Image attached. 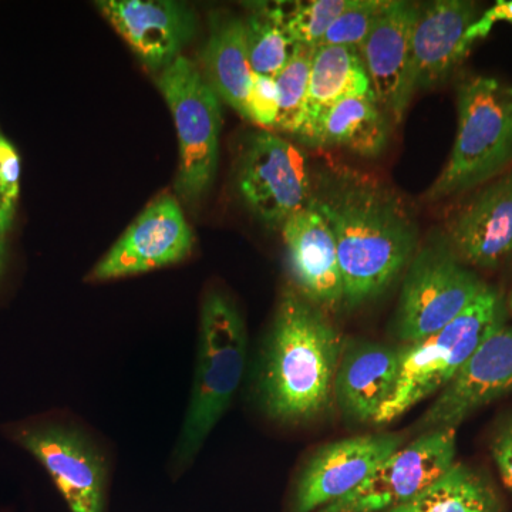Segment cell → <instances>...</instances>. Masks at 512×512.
<instances>
[{
    "instance_id": "1",
    "label": "cell",
    "mask_w": 512,
    "mask_h": 512,
    "mask_svg": "<svg viewBox=\"0 0 512 512\" xmlns=\"http://www.w3.org/2000/svg\"><path fill=\"white\" fill-rule=\"evenodd\" d=\"M336 242L345 306L376 301L417 251L416 221L402 198L375 177L340 168L313 181L311 202Z\"/></svg>"
},
{
    "instance_id": "2",
    "label": "cell",
    "mask_w": 512,
    "mask_h": 512,
    "mask_svg": "<svg viewBox=\"0 0 512 512\" xmlns=\"http://www.w3.org/2000/svg\"><path fill=\"white\" fill-rule=\"evenodd\" d=\"M342 338L328 313L285 289L259 353L255 393L262 412L284 426H306L335 406Z\"/></svg>"
},
{
    "instance_id": "3",
    "label": "cell",
    "mask_w": 512,
    "mask_h": 512,
    "mask_svg": "<svg viewBox=\"0 0 512 512\" xmlns=\"http://www.w3.org/2000/svg\"><path fill=\"white\" fill-rule=\"evenodd\" d=\"M247 338L244 318L232 299L221 291L207 293L201 306L190 403L174 448L175 470L194 463L231 406L247 365Z\"/></svg>"
},
{
    "instance_id": "4",
    "label": "cell",
    "mask_w": 512,
    "mask_h": 512,
    "mask_svg": "<svg viewBox=\"0 0 512 512\" xmlns=\"http://www.w3.org/2000/svg\"><path fill=\"white\" fill-rule=\"evenodd\" d=\"M457 136L426 200L436 202L480 187L512 165V86L474 76L457 92Z\"/></svg>"
},
{
    "instance_id": "5",
    "label": "cell",
    "mask_w": 512,
    "mask_h": 512,
    "mask_svg": "<svg viewBox=\"0 0 512 512\" xmlns=\"http://www.w3.org/2000/svg\"><path fill=\"white\" fill-rule=\"evenodd\" d=\"M507 316L503 295L487 286L446 328L420 342L402 345V367L396 389L373 424L393 423L417 404L439 394L485 340L507 326Z\"/></svg>"
},
{
    "instance_id": "6",
    "label": "cell",
    "mask_w": 512,
    "mask_h": 512,
    "mask_svg": "<svg viewBox=\"0 0 512 512\" xmlns=\"http://www.w3.org/2000/svg\"><path fill=\"white\" fill-rule=\"evenodd\" d=\"M450 244L419 249L404 272L392 332L399 345L430 338L446 328L487 288Z\"/></svg>"
},
{
    "instance_id": "7",
    "label": "cell",
    "mask_w": 512,
    "mask_h": 512,
    "mask_svg": "<svg viewBox=\"0 0 512 512\" xmlns=\"http://www.w3.org/2000/svg\"><path fill=\"white\" fill-rule=\"evenodd\" d=\"M175 128L180 163L175 188L187 201L200 200L210 190L220 157L222 114L220 99L197 64L178 56L157 80Z\"/></svg>"
},
{
    "instance_id": "8",
    "label": "cell",
    "mask_w": 512,
    "mask_h": 512,
    "mask_svg": "<svg viewBox=\"0 0 512 512\" xmlns=\"http://www.w3.org/2000/svg\"><path fill=\"white\" fill-rule=\"evenodd\" d=\"M238 190L259 221L282 228L311 202L313 177L308 160L285 138L272 131H259L242 154Z\"/></svg>"
},
{
    "instance_id": "9",
    "label": "cell",
    "mask_w": 512,
    "mask_h": 512,
    "mask_svg": "<svg viewBox=\"0 0 512 512\" xmlns=\"http://www.w3.org/2000/svg\"><path fill=\"white\" fill-rule=\"evenodd\" d=\"M457 430L420 434L352 493L316 512H386L420 494L456 463Z\"/></svg>"
},
{
    "instance_id": "10",
    "label": "cell",
    "mask_w": 512,
    "mask_h": 512,
    "mask_svg": "<svg viewBox=\"0 0 512 512\" xmlns=\"http://www.w3.org/2000/svg\"><path fill=\"white\" fill-rule=\"evenodd\" d=\"M404 440L402 433L360 434L319 447L299 470L288 512H316L352 493Z\"/></svg>"
},
{
    "instance_id": "11",
    "label": "cell",
    "mask_w": 512,
    "mask_h": 512,
    "mask_svg": "<svg viewBox=\"0 0 512 512\" xmlns=\"http://www.w3.org/2000/svg\"><path fill=\"white\" fill-rule=\"evenodd\" d=\"M194 234L173 195L164 192L138 215L94 266L90 281L126 278L178 264L190 256Z\"/></svg>"
},
{
    "instance_id": "12",
    "label": "cell",
    "mask_w": 512,
    "mask_h": 512,
    "mask_svg": "<svg viewBox=\"0 0 512 512\" xmlns=\"http://www.w3.org/2000/svg\"><path fill=\"white\" fill-rule=\"evenodd\" d=\"M512 393V326L490 336L414 424L417 436L454 429L478 410Z\"/></svg>"
},
{
    "instance_id": "13",
    "label": "cell",
    "mask_w": 512,
    "mask_h": 512,
    "mask_svg": "<svg viewBox=\"0 0 512 512\" xmlns=\"http://www.w3.org/2000/svg\"><path fill=\"white\" fill-rule=\"evenodd\" d=\"M18 440L46 468L72 512L106 511V463L83 431L43 424L23 430Z\"/></svg>"
},
{
    "instance_id": "14",
    "label": "cell",
    "mask_w": 512,
    "mask_h": 512,
    "mask_svg": "<svg viewBox=\"0 0 512 512\" xmlns=\"http://www.w3.org/2000/svg\"><path fill=\"white\" fill-rule=\"evenodd\" d=\"M420 5L389 0L375 28L359 46L377 103L392 123H402L414 96L412 37Z\"/></svg>"
},
{
    "instance_id": "15",
    "label": "cell",
    "mask_w": 512,
    "mask_h": 512,
    "mask_svg": "<svg viewBox=\"0 0 512 512\" xmlns=\"http://www.w3.org/2000/svg\"><path fill=\"white\" fill-rule=\"evenodd\" d=\"M97 6L150 70L167 69L197 29L194 10L174 0H103Z\"/></svg>"
},
{
    "instance_id": "16",
    "label": "cell",
    "mask_w": 512,
    "mask_h": 512,
    "mask_svg": "<svg viewBox=\"0 0 512 512\" xmlns=\"http://www.w3.org/2000/svg\"><path fill=\"white\" fill-rule=\"evenodd\" d=\"M286 261L295 289L326 313L345 306L336 242L328 222L312 204L282 225Z\"/></svg>"
},
{
    "instance_id": "17",
    "label": "cell",
    "mask_w": 512,
    "mask_h": 512,
    "mask_svg": "<svg viewBox=\"0 0 512 512\" xmlns=\"http://www.w3.org/2000/svg\"><path fill=\"white\" fill-rule=\"evenodd\" d=\"M448 244L466 265L491 269L512 252V171L487 183L448 222Z\"/></svg>"
},
{
    "instance_id": "18",
    "label": "cell",
    "mask_w": 512,
    "mask_h": 512,
    "mask_svg": "<svg viewBox=\"0 0 512 512\" xmlns=\"http://www.w3.org/2000/svg\"><path fill=\"white\" fill-rule=\"evenodd\" d=\"M478 19L476 3L437 0L420 6L412 37V89L430 90L446 82L470 49L466 33Z\"/></svg>"
},
{
    "instance_id": "19",
    "label": "cell",
    "mask_w": 512,
    "mask_h": 512,
    "mask_svg": "<svg viewBox=\"0 0 512 512\" xmlns=\"http://www.w3.org/2000/svg\"><path fill=\"white\" fill-rule=\"evenodd\" d=\"M402 367V345L365 339L343 343L335 379V406L353 423H373L392 396Z\"/></svg>"
},
{
    "instance_id": "20",
    "label": "cell",
    "mask_w": 512,
    "mask_h": 512,
    "mask_svg": "<svg viewBox=\"0 0 512 512\" xmlns=\"http://www.w3.org/2000/svg\"><path fill=\"white\" fill-rule=\"evenodd\" d=\"M392 120L375 97L340 100L298 138L316 148H345L360 157L379 156L389 143Z\"/></svg>"
},
{
    "instance_id": "21",
    "label": "cell",
    "mask_w": 512,
    "mask_h": 512,
    "mask_svg": "<svg viewBox=\"0 0 512 512\" xmlns=\"http://www.w3.org/2000/svg\"><path fill=\"white\" fill-rule=\"evenodd\" d=\"M201 73L218 99L245 117L255 73L249 63L242 18L231 13L212 16Z\"/></svg>"
},
{
    "instance_id": "22",
    "label": "cell",
    "mask_w": 512,
    "mask_h": 512,
    "mask_svg": "<svg viewBox=\"0 0 512 512\" xmlns=\"http://www.w3.org/2000/svg\"><path fill=\"white\" fill-rule=\"evenodd\" d=\"M357 96L376 99L359 49L349 46L313 47L308 107L299 134L311 127L323 111L340 100Z\"/></svg>"
},
{
    "instance_id": "23",
    "label": "cell",
    "mask_w": 512,
    "mask_h": 512,
    "mask_svg": "<svg viewBox=\"0 0 512 512\" xmlns=\"http://www.w3.org/2000/svg\"><path fill=\"white\" fill-rule=\"evenodd\" d=\"M386 512H504V507L483 473L454 463L412 500Z\"/></svg>"
},
{
    "instance_id": "24",
    "label": "cell",
    "mask_w": 512,
    "mask_h": 512,
    "mask_svg": "<svg viewBox=\"0 0 512 512\" xmlns=\"http://www.w3.org/2000/svg\"><path fill=\"white\" fill-rule=\"evenodd\" d=\"M247 9L242 20L249 63L258 76L276 77L302 45L286 28L276 2L249 3Z\"/></svg>"
},
{
    "instance_id": "25",
    "label": "cell",
    "mask_w": 512,
    "mask_h": 512,
    "mask_svg": "<svg viewBox=\"0 0 512 512\" xmlns=\"http://www.w3.org/2000/svg\"><path fill=\"white\" fill-rule=\"evenodd\" d=\"M313 47L301 46L291 62L275 77L279 92V116L275 131L298 137L305 123L311 82Z\"/></svg>"
},
{
    "instance_id": "26",
    "label": "cell",
    "mask_w": 512,
    "mask_h": 512,
    "mask_svg": "<svg viewBox=\"0 0 512 512\" xmlns=\"http://www.w3.org/2000/svg\"><path fill=\"white\" fill-rule=\"evenodd\" d=\"M350 3L352 0H299L276 2V6L293 39L299 45L316 47Z\"/></svg>"
},
{
    "instance_id": "27",
    "label": "cell",
    "mask_w": 512,
    "mask_h": 512,
    "mask_svg": "<svg viewBox=\"0 0 512 512\" xmlns=\"http://www.w3.org/2000/svg\"><path fill=\"white\" fill-rule=\"evenodd\" d=\"M387 5L389 0H352L349 8L330 26L320 45L359 49L375 28Z\"/></svg>"
},
{
    "instance_id": "28",
    "label": "cell",
    "mask_w": 512,
    "mask_h": 512,
    "mask_svg": "<svg viewBox=\"0 0 512 512\" xmlns=\"http://www.w3.org/2000/svg\"><path fill=\"white\" fill-rule=\"evenodd\" d=\"M279 116V92L275 77L255 74L245 117L264 131H274Z\"/></svg>"
},
{
    "instance_id": "29",
    "label": "cell",
    "mask_w": 512,
    "mask_h": 512,
    "mask_svg": "<svg viewBox=\"0 0 512 512\" xmlns=\"http://www.w3.org/2000/svg\"><path fill=\"white\" fill-rule=\"evenodd\" d=\"M490 454L504 487L512 494V413L501 420L494 430Z\"/></svg>"
},
{
    "instance_id": "30",
    "label": "cell",
    "mask_w": 512,
    "mask_h": 512,
    "mask_svg": "<svg viewBox=\"0 0 512 512\" xmlns=\"http://www.w3.org/2000/svg\"><path fill=\"white\" fill-rule=\"evenodd\" d=\"M20 160L15 147L2 136L0 138V184L3 197L13 211L19 198Z\"/></svg>"
},
{
    "instance_id": "31",
    "label": "cell",
    "mask_w": 512,
    "mask_h": 512,
    "mask_svg": "<svg viewBox=\"0 0 512 512\" xmlns=\"http://www.w3.org/2000/svg\"><path fill=\"white\" fill-rule=\"evenodd\" d=\"M498 22H507L512 25V0H498L494 6L485 10L483 15L478 16L476 22L467 30L466 39H464L468 49H471L477 40L485 39L490 35L495 23Z\"/></svg>"
},
{
    "instance_id": "32",
    "label": "cell",
    "mask_w": 512,
    "mask_h": 512,
    "mask_svg": "<svg viewBox=\"0 0 512 512\" xmlns=\"http://www.w3.org/2000/svg\"><path fill=\"white\" fill-rule=\"evenodd\" d=\"M0 138H2V134H0ZM13 215H15V211L9 207L8 202L3 197L2 184H0V228L3 231L8 232L10 224H12Z\"/></svg>"
},
{
    "instance_id": "33",
    "label": "cell",
    "mask_w": 512,
    "mask_h": 512,
    "mask_svg": "<svg viewBox=\"0 0 512 512\" xmlns=\"http://www.w3.org/2000/svg\"><path fill=\"white\" fill-rule=\"evenodd\" d=\"M5 235L6 232L0 228V271H2L3 259H5Z\"/></svg>"
},
{
    "instance_id": "34",
    "label": "cell",
    "mask_w": 512,
    "mask_h": 512,
    "mask_svg": "<svg viewBox=\"0 0 512 512\" xmlns=\"http://www.w3.org/2000/svg\"><path fill=\"white\" fill-rule=\"evenodd\" d=\"M507 308H508V313H510V315H512V292H511L510 298H508V301H507Z\"/></svg>"
}]
</instances>
